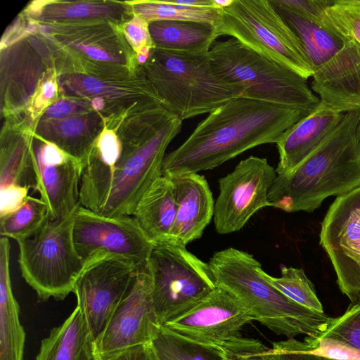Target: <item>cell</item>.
<instances>
[{
  "label": "cell",
  "instance_id": "6da1fadb",
  "mask_svg": "<svg viewBox=\"0 0 360 360\" xmlns=\"http://www.w3.org/2000/svg\"><path fill=\"white\" fill-rule=\"evenodd\" d=\"M305 114L244 96L221 105L202 120L185 141L167 154L162 176L212 169L260 145L276 143Z\"/></svg>",
  "mask_w": 360,
  "mask_h": 360
},
{
  "label": "cell",
  "instance_id": "7a4b0ae2",
  "mask_svg": "<svg viewBox=\"0 0 360 360\" xmlns=\"http://www.w3.org/2000/svg\"><path fill=\"white\" fill-rule=\"evenodd\" d=\"M360 110L345 113L337 127L292 171L277 174L268 194L271 207L311 212L331 195L360 186L356 129Z\"/></svg>",
  "mask_w": 360,
  "mask_h": 360
},
{
  "label": "cell",
  "instance_id": "3957f363",
  "mask_svg": "<svg viewBox=\"0 0 360 360\" xmlns=\"http://www.w3.org/2000/svg\"><path fill=\"white\" fill-rule=\"evenodd\" d=\"M208 263L217 286L232 294L255 321L278 335H306L318 340L333 320L277 290L262 274L260 263L247 252L229 248L215 252Z\"/></svg>",
  "mask_w": 360,
  "mask_h": 360
},
{
  "label": "cell",
  "instance_id": "277c9868",
  "mask_svg": "<svg viewBox=\"0 0 360 360\" xmlns=\"http://www.w3.org/2000/svg\"><path fill=\"white\" fill-rule=\"evenodd\" d=\"M271 1L303 44L313 70L311 88L320 97L316 109L344 114L360 110V45Z\"/></svg>",
  "mask_w": 360,
  "mask_h": 360
},
{
  "label": "cell",
  "instance_id": "5b68a950",
  "mask_svg": "<svg viewBox=\"0 0 360 360\" xmlns=\"http://www.w3.org/2000/svg\"><path fill=\"white\" fill-rule=\"evenodd\" d=\"M145 74L165 109L182 122L210 113L245 94L243 87L216 74L209 53L191 54L153 48L145 64Z\"/></svg>",
  "mask_w": 360,
  "mask_h": 360
},
{
  "label": "cell",
  "instance_id": "8992f818",
  "mask_svg": "<svg viewBox=\"0 0 360 360\" xmlns=\"http://www.w3.org/2000/svg\"><path fill=\"white\" fill-rule=\"evenodd\" d=\"M213 70L245 90L244 97L282 105L306 115L319 105L307 79L258 54L233 38L215 41L209 51Z\"/></svg>",
  "mask_w": 360,
  "mask_h": 360
},
{
  "label": "cell",
  "instance_id": "52a82bcc",
  "mask_svg": "<svg viewBox=\"0 0 360 360\" xmlns=\"http://www.w3.org/2000/svg\"><path fill=\"white\" fill-rule=\"evenodd\" d=\"M219 36L244 46L307 79L313 70L303 44L271 0H233L221 9Z\"/></svg>",
  "mask_w": 360,
  "mask_h": 360
},
{
  "label": "cell",
  "instance_id": "ba28073f",
  "mask_svg": "<svg viewBox=\"0 0 360 360\" xmlns=\"http://www.w3.org/2000/svg\"><path fill=\"white\" fill-rule=\"evenodd\" d=\"M77 207L63 220L49 219L34 236L17 242L21 275L40 301L64 300L83 267L72 238Z\"/></svg>",
  "mask_w": 360,
  "mask_h": 360
},
{
  "label": "cell",
  "instance_id": "9c48e42d",
  "mask_svg": "<svg viewBox=\"0 0 360 360\" xmlns=\"http://www.w3.org/2000/svg\"><path fill=\"white\" fill-rule=\"evenodd\" d=\"M148 265L160 326L190 311L217 287L209 263L173 240L153 243Z\"/></svg>",
  "mask_w": 360,
  "mask_h": 360
},
{
  "label": "cell",
  "instance_id": "30bf717a",
  "mask_svg": "<svg viewBox=\"0 0 360 360\" xmlns=\"http://www.w3.org/2000/svg\"><path fill=\"white\" fill-rule=\"evenodd\" d=\"M182 122L170 117L154 131L141 134L122 146L110 194L99 214L133 215L142 195L162 176L166 148L181 131Z\"/></svg>",
  "mask_w": 360,
  "mask_h": 360
},
{
  "label": "cell",
  "instance_id": "8fae6325",
  "mask_svg": "<svg viewBox=\"0 0 360 360\" xmlns=\"http://www.w3.org/2000/svg\"><path fill=\"white\" fill-rule=\"evenodd\" d=\"M141 266L129 259L108 253L95 255L84 263L73 292L95 342Z\"/></svg>",
  "mask_w": 360,
  "mask_h": 360
},
{
  "label": "cell",
  "instance_id": "7c38bea8",
  "mask_svg": "<svg viewBox=\"0 0 360 360\" xmlns=\"http://www.w3.org/2000/svg\"><path fill=\"white\" fill-rule=\"evenodd\" d=\"M320 244L351 304H360V186L330 205L321 223Z\"/></svg>",
  "mask_w": 360,
  "mask_h": 360
},
{
  "label": "cell",
  "instance_id": "4fadbf2b",
  "mask_svg": "<svg viewBox=\"0 0 360 360\" xmlns=\"http://www.w3.org/2000/svg\"><path fill=\"white\" fill-rule=\"evenodd\" d=\"M277 173L264 158L250 156L219 180L214 221L220 234L240 230L260 209L271 207L268 194Z\"/></svg>",
  "mask_w": 360,
  "mask_h": 360
},
{
  "label": "cell",
  "instance_id": "5bb4252c",
  "mask_svg": "<svg viewBox=\"0 0 360 360\" xmlns=\"http://www.w3.org/2000/svg\"><path fill=\"white\" fill-rule=\"evenodd\" d=\"M72 238L83 263L108 253L144 266L153 248L133 216L106 217L80 205L75 214Z\"/></svg>",
  "mask_w": 360,
  "mask_h": 360
},
{
  "label": "cell",
  "instance_id": "9a60e30c",
  "mask_svg": "<svg viewBox=\"0 0 360 360\" xmlns=\"http://www.w3.org/2000/svg\"><path fill=\"white\" fill-rule=\"evenodd\" d=\"M254 317L232 294L217 287L197 305L165 326L195 342L221 349L240 337Z\"/></svg>",
  "mask_w": 360,
  "mask_h": 360
},
{
  "label": "cell",
  "instance_id": "2e32d148",
  "mask_svg": "<svg viewBox=\"0 0 360 360\" xmlns=\"http://www.w3.org/2000/svg\"><path fill=\"white\" fill-rule=\"evenodd\" d=\"M153 280L148 264L141 266L100 338L96 354L150 342L160 325L152 299Z\"/></svg>",
  "mask_w": 360,
  "mask_h": 360
},
{
  "label": "cell",
  "instance_id": "e0dca14e",
  "mask_svg": "<svg viewBox=\"0 0 360 360\" xmlns=\"http://www.w3.org/2000/svg\"><path fill=\"white\" fill-rule=\"evenodd\" d=\"M37 187L52 221L66 218L79 205L82 163L54 143L32 145Z\"/></svg>",
  "mask_w": 360,
  "mask_h": 360
},
{
  "label": "cell",
  "instance_id": "ac0fdd59",
  "mask_svg": "<svg viewBox=\"0 0 360 360\" xmlns=\"http://www.w3.org/2000/svg\"><path fill=\"white\" fill-rule=\"evenodd\" d=\"M170 179L176 202L172 239L186 246L202 236L214 216L213 195L203 175L188 173Z\"/></svg>",
  "mask_w": 360,
  "mask_h": 360
},
{
  "label": "cell",
  "instance_id": "d6986e66",
  "mask_svg": "<svg viewBox=\"0 0 360 360\" xmlns=\"http://www.w3.org/2000/svg\"><path fill=\"white\" fill-rule=\"evenodd\" d=\"M344 115L315 109L283 132L276 143L279 154L277 174L296 168L337 127Z\"/></svg>",
  "mask_w": 360,
  "mask_h": 360
},
{
  "label": "cell",
  "instance_id": "ffe728a7",
  "mask_svg": "<svg viewBox=\"0 0 360 360\" xmlns=\"http://www.w3.org/2000/svg\"><path fill=\"white\" fill-rule=\"evenodd\" d=\"M176 214L172 181L170 178L161 176L142 195L132 216L147 238L155 243L172 240Z\"/></svg>",
  "mask_w": 360,
  "mask_h": 360
},
{
  "label": "cell",
  "instance_id": "44dd1931",
  "mask_svg": "<svg viewBox=\"0 0 360 360\" xmlns=\"http://www.w3.org/2000/svg\"><path fill=\"white\" fill-rule=\"evenodd\" d=\"M94 339L79 307L41 343L35 360H94Z\"/></svg>",
  "mask_w": 360,
  "mask_h": 360
},
{
  "label": "cell",
  "instance_id": "7402d4cb",
  "mask_svg": "<svg viewBox=\"0 0 360 360\" xmlns=\"http://www.w3.org/2000/svg\"><path fill=\"white\" fill-rule=\"evenodd\" d=\"M9 238L0 239V360H22L25 333L11 287Z\"/></svg>",
  "mask_w": 360,
  "mask_h": 360
},
{
  "label": "cell",
  "instance_id": "603a6c76",
  "mask_svg": "<svg viewBox=\"0 0 360 360\" xmlns=\"http://www.w3.org/2000/svg\"><path fill=\"white\" fill-rule=\"evenodd\" d=\"M149 31L155 48L191 54L208 53L219 37L215 25L197 21H153Z\"/></svg>",
  "mask_w": 360,
  "mask_h": 360
},
{
  "label": "cell",
  "instance_id": "cb8c5ba5",
  "mask_svg": "<svg viewBox=\"0 0 360 360\" xmlns=\"http://www.w3.org/2000/svg\"><path fill=\"white\" fill-rule=\"evenodd\" d=\"M37 175L32 155V146L24 139L1 147L0 191L19 188L34 191Z\"/></svg>",
  "mask_w": 360,
  "mask_h": 360
},
{
  "label": "cell",
  "instance_id": "d4e9b609",
  "mask_svg": "<svg viewBox=\"0 0 360 360\" xmlns=\"http://www.w3.org/2000/svg\"><path fill=\"white\" fill-rule=\"evenodd\" d=\"M150 343L158 360H221V349L186 339L160 326Z\"/></svg>",
  "mask_w": 360,
  "mask_h": 360
},
{
  "label": "cell",
  "instance_id": "484cf974",
  "mask_svg": "<svg viewBox=\"0 0 360 360\" xmlns=\"http://www.w3.org/2000/svg\"><path fill=\"white\" fill-rule=\"evenodd\" d=\"M49 219L47 207L41 198L28 195L19 208L0 218L1 236L17 242L27 240L38 233Z\"/></svg>",
  "mask_w": 360,
  "mask_h": 360
},
{
  "label": "cell",
  "instance_id": "4316f807",
  "mask_svg": "<svg viewBox=\"0 0 360 360\" xmlns=\"http://www.w3.org/2000/svg\"><path fill=\"white\" fill-rule=\"evenodd\" d=\"M135 15L148 22L159 20H186L209 22L217 25L221 9L217 8H184L169 1H141L134 2Z\"/></svg>",
  "mask_w": 360,
  "mask_h": 360
},
{
  "label": "cell",
  "instance_id": "83f0119b",
  "mask_svg": "<svg viewBox=\"0 0 360 360\" xmlns=\"http://www.w3.org/2000/svg\"><path fill=\"white\" fill-rule=\"evenodd\" d=\"M261 273L269 283L291 300L310 310L323 312L314 286L302 269L283 266L278 278L267 274L262 268Z\"/></svg>",
  "mask_w": 360,
  "mask_h": 360
},
{
  "label": "cell",
  "instance_id": "f1b7e54d",
  "mask_svg": "<svg viewBox=\"0 0 360 360\" xmlns=\"http://www.w3.org/2000/svg\"><path fill=\"white\" fill-rule=\"evenodd\" d=\"M120 10L115 5L101 1L54 2L46 5L39 18L43 20H76L114 18Z\"/></svg>",
  "mask_w": 360,
  "mask_h": 360
},
{
  "label": "cell",
  "instance_id": "f546056e",
  "mask_svg": "<svg viewBox=\"0 0 360 360\" xmlns=\"http://www.w3.org/2000/svg\"><path fill=\"white\" fill-rule=\"evenodd\" d=\"M323 25L360 45V0H335L325 9Z\"/></svg>",
  "mask_w": 360,
  "mask_h": 360
},
{
  "label": "cell",
  "instance_id": "4dcf8cb0",
  "mask_svg": "<svg viewBox=\"0 0 360 360\" xmlns=\"http://www.w3.org/2000/svg\"><path fill=\"white\" fill-rule=\"evenodd\" d=\"M316 340L360 353V304H350L343 315L333 318Z\"/></svg>",
  "mask_w": 360,
  "mask_h": 360
},
{
  "label": "cell",
  "instance_id": "1f68e13d",
  "mask_svg": "<svg viewBox=\"0 0 360 360\" xmlns=\"http://www.w3.org/2000/svg\"><path fill=\"white\" fill-rule=\"evenodd\" d=\"M221 360H273L271 349L258 340L242 336L222 349Z\"/></svg>",
  "mask_w": 360,
  "mask_h": 360
},
{
  "label": "cell",
  "instance_id": "d6a6232c",
  "mask_svg": "<svg viewBox=\"0 0 360 360\" xmlns=\"http://www.w3.org/2000/svg\"><path fill=\"white\" fill-rule=\"evenodd\" d=\"M271 349L273 360H326L313 352L307 343L295 338L275 342Z\"/></svg>",
  "mask_w": 360,
  "mask_h": 360
},
{
  "label": "cell",
  "instance_id": "836d02e7",
  "mask_svg": "<svg viewBox=\"0 0 360 360\" xmlns=\"http://www.w3.org/2000/svg\"><path fill=\"white\" fill-rule=\"evenodd\" d=\"M125 37L136 49L143 47L155 48L149 31V22L135 15L124 26Z\"/></svg>",
  "mask_w": 360,
  "mask_h": 360
},
{
  "label": "cell",
  "instance_id": "e575fe53",
  "mask_svg": "<svg viewBox=\"0 0 360 360\" xmlns=\"http://www.w3.org/2000/svg\"><path fill=\"white\" fill-rule=\"evenodd\" d=\"M94 360H158V359L150 342L108 353L96 354Z\"/></svg>",
  "mask_w": 360,
  "mask_h": 360
},
{
  "label": "cell",
  "instance_id": "d590c367",
  "mask_svg": "<svg viewBox=\"0 0 360 360\" xmlns=\"http://www.w3.org/2000/svg\"><path fill=\"white\" fill-rule=\"evenodd\" d=\"M297 13L323 25L325 9L332 1L322 0H278Z\"/></svg>",
  "mask_w": 360,
  "mask_h": 360
},
{
  "label": "cell",
  "instance_id": "8d00e7d4",
  "mask_svg": "<svg viewBox=\"0 0 360 360\" xmlns=\"http://www.w3.org/2000/svg\"><path fill=\"white\" fill-rule=\"evenodd\" d=\"M66 41L68 44H70V46L84 53L93 60L112 63L120 61L117 56L112 54L111 52H109L101 46V45L95 44L93 41L89 43L88 41H79L77 39L72 41L68 39H67Z\"/></svg>",
  "mask_w": 360,
  "mask_h": 360
},
{
  "label": "cell",
  "instance_id": "74e56055",
  "mask_svg": "<svg viewBox=\"0 0 360 360\" xmlns=\"http://www.w3.org/2000/svg\"><path fill=\"white\" fill-rule=\"evenodd\" d=\"M71 86L79 93L88 95L114 94L117 92L114 87L105 86L101 80L94 77L83 76L72 79Z\"/></svg>",
  "mask_w": 360,
  "mask_h": 360
},
{
  "label": "cell",
  "instance_id": "f35d334b",
  "mask_svg": "<svg viewBox=\"0 0 360 360\" xmlns=\"http://www.w3.org/2000/svg\"><path fill=\"white\" fill-rule=\"evenodd\" d=\"M81 107L70 100H61L51 105L45 111L46 119H65L75 112L79 110Z\"/></svg>",
  "mask_w": 360,
  "mask_h": 360
},
{
  "label": "cell",
  "instance_id": "ab89813d",
  "mask_svg": "<svg viewBox=\"0 0 360 360\" xmlns=\"http://www.w3.org/2000/svg\"><path fill=\"white\" fill-rule=\"evenodd\" d=\"M169 1L174 5L184 8H216L214 0H173Z\"/></svg>",
  "mask_w": 360,
  "mask_h": 360
},
{
  "label": "cell",
  "instance_id": "60d3db41",
  "mask_svg": "<svg viewBox=\"0 0 360 360\" xmlns=\"http://www.w3.org/2000/svg\"><path fill=\"white\" fill-rule=\"evenodd\" d=\"M56 91V83L52 80H47L42 85L39 96L43 101H48L55 97Z\"/></svg>",
  "mask_w": 360,
  "mask_h": 360
},
{
  "label": "cell",
  "instance_id": "b9f144b4",
  "mask_svg": "<svg viewBox=\"0 0 360 360\" xmlns=\"http://www.w3.org/2000/svg\"><path fill=\"white\" fill-rule=\"evenodd\" d=\"M233 0H214V4L217 8H224L229 6Z\"/></svg>",
  "mask_w": 360,
  "mask_h": 360
},
{
  "label": "cell",
  "instance_id": "7bdbcfd3",
  "mask_svg": "<svg viewBox=\"0 0 360 360\" xmlns=\"http://www.w3.org/2000/svg\"><path fill=\"white\" fill-rule=\"evenodd\" d=\"M92 105L96 109H101V108L103 106V102L101 98H96L94 101H93Z\"/></svg>",
  "mask_w": 360,
  "mask_h": 360
},
{
  "label": "cell",
  "instance_id": "ee69618b",
  "mask_svg": "<svg viewBox=\"0 0 360 360\" xmlns=\"http://www.w3.org/2000/svg\"><path fill=\"white\" fill-rule=\"evenodd\" d=\"M356 140H357V144H358V148H359V154H360V122H359V126L356 129Z\"/></svg>",
  "mask_w": 360,
  "mask_h": 360
},
{
  "label": "cell",
  "instance_id": "f6af8a7d",
  "mask_svg": "<svg viewBox=\"0 0 360 360\" xmlns=\"http://www.w3.org/2000/svg\"><path fill=\"white\" fill-rule=\"evenodd\" d=\"M325 358H326V360H338V359H329V358H327V357H325Z\"/></svg>",
  "mask_w": 360,
  "mask_h": 360
}]
</instances>
